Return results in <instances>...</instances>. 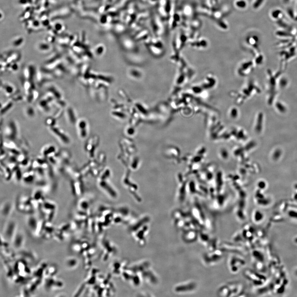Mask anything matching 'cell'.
<instances>
[{
	"label": "cell",
	"instance_id": "277c9868",
	"mask_svg": "<svg viewBox=\"0 0 297 297\" xmlns=\"http://www.w3.org/2000/svg\"><path fill=\"white\" fill-rule=\"evenodd\" d=\"M236 4L237 6L239 7V8H244L246 5V3L243 0L237 1Z\"/></svg>",
	"mask_w": 297,
	"mask_h": 297
},
{
	"label": "cell",
	"instance_id": "7a4b0ae2",
	"mask_svg": "<svg viewBox=\"0 0 297 297\" xmlns=\"http://www.w3.org/2000/svg\"><path fill=\"white\" fill-rule=\"evenodd\" d=\"M16 125L13 121H10L5 128V137L11 140H14L18 135V130Z\"/></svg>",
	"mask_w": 297,
	"mask_h": 297
},
{
	"label": "cell",
	"instance_id": "5b68a950",
	"mask_svg": "<svg viewBox=\"0 0 297 297\" xmlns=\"http://www.w3.org/2000/svg\"><path fill=\"white\" fill-rule=\"evenodd\" d=\"M2 106H3L2 105H1V102H0V109H1L2 107Z\"/></svg>",
	"mask_w": 297,
	"mask_h": 297
},
{
	"label": "cell",
	"instance_id": "3957f363",
	"mask_svg": "<svg viewBox=\"0 0 297 297\" xmlns=\"http://www.w3.org/2000/svg\"><path fill=\"white\" fill-rule=\"evenodd\" d=\"M229 291V297L237 296L242 292L243 287L238 283H231L227 284Z\"/></svg>",
	"mask_w": 297,
	"mask_h": 297
},
{
	"label": "cell",
	"instance_id": "6da1fadb",
	"mask_svg": "<svg viewBox=\"0 0 297 297\" xmlns=\"http://www.w3.org/2000/svg\"><path fill=\"white\" fill-rule=\"evenodd\" d=\"M228 264L230 270L235 273L239 271L241 267L245 265V261L236 256H232L229 259Z\"/></svg>",
	"mask_w": 297,
	"mask_h": 297
}]
</instances>
